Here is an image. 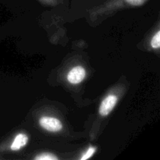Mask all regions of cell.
Returning a JSON list of instances; mask_svg holds the SVG:
<instances>
[{
	"label": "cell",
	"mask_w": 160,
	"mask_h": 160,
	"mask_svg": "<svg viewBox=\"0 0 160 160\" xmlns=\"http://www.w3.org/2000/svg\"><path fill=\"white\" fill-rule=\"evenodd\" d=\"M86 77V70L82 66H76L69 71L67 79L72 84H78L82 82Z\"/></svg>",
	"instance_id": "277c9868"
},
{
	"label": "cell",
	"mask_w": 160,
	"mask_h": 160,
	"mask_svg": "<svg viewBox=\"0 0 160 160\" xmlns=\"http://www.w3.org/2000/svg\"><path fill=\"white\" fill-rule=\"evenodd\" d=\"M118 102V97L113 94L107 95L102 101L98 109V113L101 117H106L111 113Z\"/></svg>",
	"instance_id": "3957f363"
},
{
	"label": "cell",
	"mask_w": 160,
	"mask_h": 160,
	"mask_svg": "<svg viewBox=\"0 0 160 160\" xmlns=\"http://www.w3.org/2000/svg\"><path fill=\"white\" fill-rule=\"evenodd\" d=\"M151 46L153 49H159L160 47V31H156L151 40Z\"/></svg>",
	"instance_id": "8992f818"
},
{
	"label": "cell",
	"mask_w": 160,
	"mask_h": 160,
	"mask_svg": "<svg viewBox=\"0 0 160 160\" xmlns=\"http://www.w3.org/2000/svg\"><path fill=\"white\" fill-rule=\"evenodd\" d=\"M95 152H96V148H95V147H89L88 149L85 152V153H84L82 156V157L81 158V160H86L90 159V158H92V156H94Z\"/></svg>",
	"instance_id": "ba28073f"
},
{
	"label": "cell",
	"mask_w": 160,
	"mask_h": 160,
	"mask_svg": "<svg viewBox=\"0 0 160 160\" xmlns=\"http://www.w3.org/2000/svg\"><path fill=\"white\" fill-rule=\"evenodd\" d=\"M28 141H29V138L27 134H23V133H20L14 138L9 148L11 151H19V150L22 149L23 147L26 146L27 144L28 143Z\"/></svg>",
	"instance_id": "5b68a950"
},
{
	"label": "cell",
	"mask_w": 160,
	"mask_h": 160,
	"mask_svg": "<svg viewBox=\"0 0 160 160\" xmlns=\"http://www.w3.org/2000/svg\"><path fill=\"white\" fill-rule=\"evenodd\" d=\"M43 4L48 5V6H56L60 3L62 0H39Z\"/></svg>",
	"instance_id": "9c48e42d"
},
{
	"label": "cell",
	"mask_w": 160,
	"mask_h": 160,
	"mask_svg": "<svg viewBox=\"0 0 160 160\" xmlns=\"http://www.w3.org/2000/svg\"><path fill=\"white\" fill-rule=\"evenodd\" d=\"M38 123L41 128L49 132H59L62 129V122L56 117L44 116L39 119Z\"/></svg>",
	"instance_id": "7a4b0ae2"
},
{
	"label": "cell",
	"mask_w": 160,
	"mask_h": 160,
	"mask_svg": "<svg viewBox=\"0 0 160 160\" xmlns=\"http://www.w3.org/2000/svg\"><path fill=\"white\" fill-rule=\"evenodd\" d=\"M147 1L148 0H108L98 8V10L99 12H104L113 10L123 6H141Z\"/></svg>",
	"instance_id": "6da1fadb"
},
{
	"label": "cell",
	"mask_w": 160,
	"mask_h": 160,
	"mask_svg": "<svg viewBox=\"0 0 160 160\" xmlns=\"http://www.w3.org/2000/svg\"><path fill=\"white\" fill-rule=\"evenodd\" d=\"M35 160H57L59 158L52 153H42L34 158Z\"/></svg>",
	"instance_id": "52a82bcc"
}]
</instances>
